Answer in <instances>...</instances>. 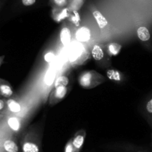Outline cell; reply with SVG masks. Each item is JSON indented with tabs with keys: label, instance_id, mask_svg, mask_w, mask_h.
Masks as SVG:
<instances>
[{
	"label": "cell",
	"instance_id": "cell-1",
	"mask_svg": "<svg viewBox=\"0 0 152 152\" xmlns=\"http://www.w3.org/2000/svg\"><path fill=\"white\" fill-rule=\"evenodd\" d=\"M104 78L95 71H86L79 77V83L84 88L90 89L102 83Z\"/></svg>",
	"mask_w": 152,
	"mask_h": 152
},
{
	"label": "cell",
	"instance_id": "cell-2",
	"mask_svg": "<svg viewBox=\"0 0 152 152\" xmlns=\"http://www.w3.org/2000/svg\"><path fill=\"white\" fill-rule=\"evenodd\" d=\"M88 57V54L83 46L80 43H75L69 50V59L72 64L79 65Z\"/></svg>",
	"mask_w": 152,
	"mask_h": 152
},
{
	"label": "cell",
	"instance_id": "cell-3",
	"mask_svg": "<svg viewBox=\"0 0 152 152\" xmlns=\"http://www.w3.org/2000/svg\"><path fill=\"white\" fill-rule=\"evenodd\" d=\"M67 93L66 87H58L56 88L52 92V94L50 96V104L54 105L57 102L61 101V99L65 97L66 94Z\"/></svg>",
	"mask_w": 152,
	"mask_h": 152
},
{
	"label": "cell",
	"instance_id": "cell-4",
	"mask_svg": "<svg viewBox=\"0 0 152 152\" xmlns=\"http://www.w3.org/2000/svg\"><path fill=\"white\" fill-rule=\"evenodd\" d=\"M90 31L86 27H81L75 33V38L80 42H86L90 39Z\"/></svg>",
	"mask_w": 152,
	"mask_h": 152
},
{
	"label": "cell",
	"instance_id": "cell-5",
	"mask_svg": "<svg viewBox=\"0 0 152 152\" xmlns=\"http://www.w3.org/2000/svg\"><path fill=\"white\" fill-rule=\"evenodd\" d=\"M0 94L4 97H10L13 94L11 86L7 82L0 80Z\"/></svg>",
	"mask_w": 152,
	"mask_h": 152
},
{
	"label": "cell",
	"instance_id": "cell-6",
	"mask_svg": "<svg viewBox=\"0 0 152 152\" xmlns=\"http://www.w3.org/2000/svg\"><path fill=\"white\" fill-rule=\"evenodd\" d=\"M137 36L138 38L142 42H147L151 39V34L149 30L146 27L141 26L137 29Z\"/></svg>",
	"mask_w": 152,
	"mask_h": 152
},
{
	"label": "cell",
	"instance_id": "cell-7",
	"mask_svg": "<svg viewBox=\"0 0 152 152\" xmlns=\"http://www.w3.org/2000/svg\"><path fill=\"white\" fill-rule=\"evenodd\" d=\"M60 39L63 45H68L70 43L72 39L71 32L67 28H63L60 34Z\"/></svg>",
	"mask_w": 152,
	"mask_h": 152
},
{
	"label": "cell",
	"instance_id": "cell-8",
	"mask_svg": "<svg viewBox=\"0 0 152 152\" xmlns=\"http://www.w3.org/2000/svg\"><path fill=\"white\" fill-rule=\"evenodd\" d=\"M92 14H93L94 18H95L97 23H98V27H99L101 29H103L104 27L107 26V19H106V18L104 17L102 14H101V12H99L98 10H95V11H94L93 13H92Z\"/></svg>",
	"mask_w": 152,
	"mask_h": 152
},
{
	"label": "cell",
	"instance_id": "cell-9",
	"mask_svg": "<svg viewBox=\"0 0 152 152\" xmlns=\"http://www.w3.org/2000/svg\"><path fill=\"white\" fill-rule=\"evenodd\" d=\"M56 77V71L55 68H49L45 77V83L47 86H52Z\"/></svg>",
	"mask_w": 152,
	"mask_h": 152
},
{
	"label": "cell",
	"instance_id": "cell-10",
	"mask_svg": "<svg viewBox=\"0 0 152 152\" xmlns=\"http://www.w3.org/2000/svg\"><path fill=\"white\" fill-rule=\"evenodd\" d=\"M3 147L7 152H18L19 151L17 145L13 141L10 140L4 141Z\"/></svg>",
	"mask_w": 152,
	"mask_h": 152
},
{
	"label": "cell",
	"instance_id": "cell-11",
	"mask_svg": "<svg viewBox=\"0 0 152 152\" xmlns=\"http://www.w3.org/2000/svg\"><path fill=\"white\" fill-rule=\"evenodd\" d=\"M92 56L95 60H101L104 57V51L100 46L95 45L92 50Z\"/></svg>",
	"mask_w": 152,
	"mask_h": 152
},
{
	"label": "cell",
	"instance_id": "cell-12",
	"mask_svg": "<svg viewBox=\"0 0 152 152\" xmlns=\"http://www.w3.org/2000/svg\"><path fill=\"white\" fill-rule=\"evenodd\" d=\"M121 49H122L121 45L116 42L111 43V44L109 45L108 46L109 54H110V56H116V55H118Z\"/></svg>",
	"mask_w": 152,
	"mask_h": 152
},
{
	"label": "cell",
	"instance_id": "cell-13",
	"mask_svg": "<svg viewBox=\"0 0 152 152\" xmlns=\"http://www.w3.org/2000/svg\"><path fill=\"white\" fill-rule=\"evenodd\" d=\"M7 124L9 127L13 131V132H18L20 128V123H19V120L16 117H10L7 120Z\"/></svg>",
	"mask_w": 152,
	"mask_h": 152
},
{
	"label": "cell",
	"instance_id": "cell-14",
	"mask_svg": "<svg viewBox=\"0 0 152 152\" xmlns=\"http://www.w3.org/2000/svg\"><path fill=\"white\" fill-rule=\"evenodd\" d=\"M84 137H85V134H78L77 136H75V137L74 138L72 141V145L77 149L81 148V146L83 144V141H84Z\"/></svg>",
	"mask_w": 152,
	"mask_h": 152
},
{
	"label": "cell",
	"instance_id": "cell-15",
	"mask_svg": "<svg viewBox=\"0 0 152 152\" xmlns=\"http://www.w3.org/2000/svg\"><path fill=\"white\" fill-rule=\"evenodd\" d=\"M9 110L13 113H18L21 111V106L16 101L13 99H9L7 102Z\"/></svg>",
	"mask_w": 152,
	"mask_h": 152
},
{
	"label": "cell",
	"instance_id": "cell-16",
	"mask_svg": "<svg viewBox=\"0 0 152 152\" xmlns=\"http://www.w3.org/2000/svg\"><path fill=\"white\" fill-rule=\"evenodd\" d=\"M23 152H39V148L35 143L27 142L22 146Z\"/></svg>",
	"mask_w": 152,
	"mask_h": 152
},
{
	"label": "cell",
	"instance_id": "cell-17",
	"mask_svg": "<svg viewBox=\"0 0 152 152\" xmlns=\"http://www.w3.org/2000/svg\"><path fill=\"white\" fill-rule=\"evenodd\" d=\"M69 84V79L66 76H61L56 80L55 83V88L58 87H66Z\"/></svg>",
	"mask_w": 152,
	"mask_h": 152
},
{
	"label": "cell",
	"instance_id": "cell-18",
	"mask_svg": "<svg viewBox=\"0 0 152 152\" xmlns=\"http://www.w3.org/2000/svg\"><path fill=\"white\" fill-rule=\"evenodd\" d=\"M107 76L110 80H115V81H119L121 80L120 74L116 70H109L107 73Z\"/></svg>",
	"mask_w": 152,
	"mask_h": 152
},
{
	"label": "cell",
	"instance_id": "cell-19",
	"mask_svg": "<svg viewBox=\"0 0 152 152\" xmlns=\"http://www.w3.org/2000/svg\"><path fill=\"white\" fill-rule=\"evenodd\" d=\"M145 110L146 112L148 114H150L151 117H152V97L149 99L145 105ZM152 119V118H151Z\"/></svg>",
	"mask_w": 152,
	"mask_h": 152
},
{
	"label": "cell",
	"instance_id": "cell-20",
	"mask_svg": "<svg viewBox=\"0 0 152 152\" xmlns=\"http://www.w3.org/2000/svg\"><path fill=\"white\" fill-rule=\"evenodd\" d=\"M55 57V55L53 52H49L45 55V60L47 62H51Z\"/></svg>",
	"mask_w": 152,
	"mask_h": 152
},
{
	"label": "cell",
	"instance_id": "cell-21",
	"mask_svg": "<svg viewBox=\"0 0 152 152\" xmlns=\"http://www.w3.org/2000/svg\"><path fill=\"white\" fill-rule=\"evenodd\" d=\"M36 2V0H22V3L24 6H31Z\"/></svg>",
	"mask_w": 152,
	"mask_h": 152
},
{
	"label": "cell",
	"instance_id": "cell-22",
	"mask_svg": "<svg viewBox=\"0 0 152 152\" xmlns=\"http://www.w3.org/2000/svg\"><path fill=\"white\" fill-rule=\"evenodd\" d=\"M72 145H72V144L70 143V142H69V143L67 144L66 147L65 152H72V151H73Z\"/></svg>",
	"mask_w": 152,
	"mask_h": 152
},
{
	"label": "cell",
	"instance_id": "cell-23",
	"mask_svg": "<svg viewBox=\"0 0 152 152\" xmlns=\"http://www.w3.org/2000/svg\"><path fill=\"white\" fill-rule=\"evenodd\" d=\"M55 1H56L57 4H59V5H62V4H63L64 3H65L66 0H55Z\"/></svg>",
	"mask_w": 152,
	"mask_h": 152
},
{
	"label": "cell",
	"instance_id": "cell-24",
	"mask_svg": "<svg viewBox=\"0 0 152 152\" xmlns=\"http://www.w3.org/2000/svg\"><path fill=\"white\" fill-rule=\"evenodd\" d=\"M4 102H3V100L0 99V111H1V110H2L3 108H4Z\"/></svg>",
	"mask_w": 152,
	"mask_h": 152
},
{
	"label": "cell",
	"instance_id": "cell-25",
	"mask_svg": "<svg viewBox=\"0 0 152 152\" xmlns=\"http://www.w3.org/2000/svg\"><path fill=\"white\" fill-rule=\"evenodd\" d=\"M4 56H0V67H1V64L3 63V61H4Z\"/></svg>",
	"mask_w": 152,
	"mask_h": 152
}]
</instances>
